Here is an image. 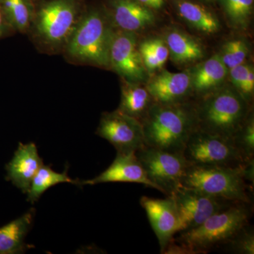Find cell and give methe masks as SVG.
Segmentation results:
<instances>
[{
	"label": "cell",
	"mask_w": 254,
	"mask_h": 254,
	"mask_svg": "<svg viewBox=\"0 0 254 254\" xmlns=\"http://www.w3.org/2000/svg\"><path fill=\"white\" fill-rule=\"evenodd\" d=\"M232 143L244 162L254 160V121L248 113L231 138Z\"/></svg>",
	"instance_id": "obj_24"
},
{
	"label": "cell",
	"mask_w": 254,
	"mask_h": 254,
	"mask_svg": "<svg viewBox=\"0 0 254 254\" xmlns=\"http://www.w3.org/2000/svg\"><path fill=\"white\" fill-rule=\"evenodd\" d=\"M200 1H212V0H200Z\"/></svg>",
	"instance_id": "obj_32"
},
{
	"label": "cell",
	"mask_w": 254,
	"mask_h": 254,
	"mask_svg": "<svg viewBox=\"0 0 254 254\" xmlns=\"http://www.w3.org/2000/svg\"><path fill=\"white\" fill-rule=\"evenodd\" d=\"M145 88L155 103L161 105L187 103L191 91V78L188 72L163 71L147 82Z\"/></svg>",
	"instance_id": "obj_13"
},
{
	"label": "cell",
	"mask_w": 254,
	"mask_h": 254,
	"mask_svg": "<svg viewBox=\"0 0 254 254\" xmlns=\"http://www.w3.org/2000/svg\"><path fill=\"white\" fill-rule=\"evenodd\" d=\"M115 147L117 153H135L145 146L141 122L119 111L104 113L95 132Z\"/></svg>",
	"instance_id": "obj_9"
},
{
	"label": "cell",
	"mask_w": 254,
	"mask_h": 254,
	"mask_svg": "<svg viewBox=\"0 0 254 254\" xmlns=\"http://www.w3.org/2000/svg\"><path fill=\"white\" fill-rule=\"evenodd\" d=\"M170 197L175 201L180 220L177 233L199 226L213 214L235 203L183 187Z\"/></svg>",
	"instance_id": "obj_11"
},
{
	"label": "cell",
	"mask_w": 254,
	"mask_h": 254,
	"mask_svg": "<svg viewBox=\"0 0 254 254\" xmlns=\"http://www.w3.org/2000/svg\"><path fill=\"white\" fill-rule=\"evenodd\" d=\"M165 43L170 58L175 63H193L204 57V50L199 42L179 30L169 31L165 37Z\"/></svg>",
	"instance_id": "obj_20"
},
{
	"label": "cell",
	"mask_w": 254,
	"mask_h": 254,
	"mask_svg": "<svg viewBox=\"0 0 254 254\" xmlns=\"http://www.w3.org/2000/svg\"><path fill=\"white\" fill-rule=\"evenodd\" d=\"M109 68L127 81L142 83L147 79L148 72L142 60L134 33L115 28L110 43Z\"/></svg>",
	"instance_id": "obj_10"
},
{
	"label": "cell",
	"mask_w": 254,
	"mask_h": 254,
	"mask_svg": "<svg viewBox=\"0 0 254 254\" xmlns=\"http://www.w3.org/2000/svg\"><path fill=\"white\" fill-rule=\"evenodd\" d=\"M252 66L251 65L246 64L245 63H244L230 69V76L232 84L235 86V90L241 95L243 91L249 71Z\"/></svg>",
	"instance_id": "obj_29"
},
{
	"label": "cell",
	"mask_w": 254,
	"mask_h": 254,
	"mask_svg": "<svg viewBox=\"0 0 254 254\" xmlns=\"http://www.w3.org/2000/svg\"><path fill=\"white\" fill-rule=\"evenodd\" d=\"M44 165L33 143H20L14 156L6 165V180L27 194L32 180Z\"/></svg>",
	"instance_id": "obj_15"
},
{
	"label": "cell",
	"mask_w": 254,
	"mask_h": 254,
	"mask_svg": "<svg viewBox=\"0 0 254 254\" xmlns=\"http://www.w3.org/2000/svg\"><path fill=\"white\" fill-rule=\"evenodd\" d=\"M252 203H234L209 217L199 226L179 232L173 240L195 254H205L227 244L242 227L250 223Z\"/></svg>",
	"instance_id": "obj_4"
},
{
	"label": "cell",
	"mask_w": 254,
	"mask_h": 254,
	"mask_svg": "<svg viewBox=\"0 0 254 254\" xmlns=\"http://www.w3.org/2000/svg\"><path fill=\"white\" fill-rule=\"evenodd\" d=\"M140 203L158 238L161 253L178 232L180 220L175 201L170 196L166 198L142 196Z\"/></svg>",
	"instance_id": "obj_12"
},
{
	"label": "cell",
	"mask_w": 254,
	"mask_h": 254,
	"mask_svg": "<svg viewBox=\"0 0 254 254\" xmlns=\"http://www.w3.org/2000/svg\"><path fill=\"white\" fill-rule=\"evenodd\" d=\"M198 128L231 139L248 115L245 98L232 88L217 89L195 105Z\"/></svg>",
	"instance_id": "obj_5"
},
{
	"label": "cell",
	"mask_w": 254,
	"mask_h": 254,
	"mask_svg": "<svg viewBox=\"0 0 254 254\" xmlns=\"http://www.w3.org/2000/svg\"><path fill=\"white\" fill-rule=\"evenodd\" d=\"M227 18L238 28H247L254 9V0H219Z\"/></svg>",
	"instance_id": "obj_25"
},
{
	"label": "cell",
	"mask_w": 254,
	"mask_h": 254,
	"mask_svg": "<svg viewBox=\"0 0 254 254\" xmlns=\"http://www.w3.org/2000/svg\"><path fill=\"white\" fill-rule=\"evenodd\" d=\"M183 155L190 165L240 168L244 161L231 139L196 128L190 135Z\"/></svg>",
	"instance_id": "obj_8"
},
{
	"label": "cell",
	"mask_w": 254,
	"mask_h": 254,
	"mask_svg": "<svg viewBox=\"0 0 254 254\" xmlns=\"http://www.w3.org/2000/svg\"><path fill=\"white\" fill-rule=\"evenodd\" d=\"M80 182L78 180H71L68 176L66 171L59 173L54 171L50 166L43 165L32 180L31 187L27 193L28 201L31 203H36L45 191L49 190L50 187L59 184L70 183L81 186Z\"/></svg>",
	"instance_id": "obj_23"
},
{
	"label": "cell",
	"mask_w": 254,
	"mask_h": 254,
	"mask_svg": "<svg viewBox=\"0 0 254 254\" xmlns=\"http://www.w3.org/2000/svg\"><path fill=\"white\" fill-rule=\"evenodd\" d=\"M83 13L77 0H48L35 6L28 32L48 53L64 51Z\"/></svg>",
	"instance_id": "obj_2"
},
{
	"label": "cell",
	"mask_w": 254,
	"mask_h": 254,
	"mask_svg": "<svg viewBox=\"0 0 254 254\" xmlns=\"http://www.w3.org/2000/svg\"><path fill=\"white\" fill-rule=\"evenodd\" d=\"M141 4L151 9H160L163 7L165 0H138Z\"/></svg>",
	"instance_id": "obj_31"
},
{
	"label": "cell",
	"mask_w": 254,
	"mask_h": 254,
	"mask_svg": "<svg viewBox=\"0 0 254 254\" xmlns=\"http://www.w3.org/2000/svg\"><path fill=\"white\" fill-rule=\"evenodd\" d=\"M156 190L171 196L180 187L190 163L183 153H172L145 145L135 153Z\"/></svg>",
	"instance_id": "obj_7"
},
{
	"label": "cell",
	"mask_w": 254,
	"mask_h": 254,
	"mask_svg": "<svg viewBox=\"0 0 254 254\" xmlns=\"http://www.w3.org/2000/svg\"><path fill=\"white\" fill-rule=\"evenodd\" d=\"M36 210L31 208L27 213L4 226L0 227V254H23L31 248L25 243L31 230Z\"/></svg>",
	"instance_id": "obj_17"
},
{
	"label": "cell",
	"mask_w": 254,
	"mask_h": 254,
	"mask_svg": "<svg viewBox=\"0 0 254 254\" xmlns=\"http://www.w3.org/2000/svg\"><path fill=\"white\" fill-rule=\"evenodd\" d=\"M141 123L145 145L172 153H183L190 135L198 128L195 105L188 103H154Z\"/></svg>",
	"instance_id": "obj_1"
},
{
	"label": "cell",
	"mask_w": 254,
	"mask_h": 254,
	"mask_svg": "<svg viewBox=\"0 0 254 254\" xmlns=\"http://www.w3.org/2000/svg\"><path fill=\"white\" fill-rule=\"evenodd\" d=\"M224 246L228 252L237 254H254V227L247 225L242 227L235 236Z\"/></svg>",
	"instance_id": "obj_27"
},
{
	"label": "cell",
	"mask_w": 254,
	"mask_h": 254,
	"mask_svg": "<svg viewBox=\"0 0 254 254\" xmlns=\"http://www.w3.org/2000/svg\"><path fill=\"white\" fill-rule=\"evenodd\" d=\"M240 168L190 165L181 187L230 202L252 203L253 187L244 180Z\"/></svg>",
	"instance_id": "obj_6"
},
{
	"label": "cell",
	"mask_w": 254,
	"mask_h": 254,
	"mask_svg": "<svg viewBox=\"0 0 254 254\" xmlns=\"http://www.w3.org/2000/svg\"><path fill=\"white\" fill-rule=\"evenodd\" d=\"M147 46H148L150 51L153 53V56L155 57V59L163 68L167 60H168L170 57V53H169V50L166 43L163 40L159 39V38H153V39H148L145 41Z\"/></svg>",
	"instance_id": "obj_28"
},
{
	"label": "cell",
	"mask_w": 254,
	"mask_h": 254,
	"mask_svg": "<svg viewBox=\"0 0 254 254\" xmlns=\"http://www.w3.org/2000/svg\"><path fill=\"white\" fill-rule=\"evenodd\" d=\"M141 83H131L123 79L121 86V100L119 111L136 119L144 118L150 107L154 104L153 98Z\"/></svg>",
	"instance_id": "obj_19"
},
{
	"label": "cell",
	"mask_w": 254,
	"mask_h": 254,
	"mask_svg": "<svg viewBox=\"0 0 254 254\" xmlns=\"http://www.w3.org/2000/svg\"><path fill=\"white\" fill-rule=\"evenodd\" d=\"M227 73L228 68L222 62L220 54L213 55L190 73L192 90L204 96L210 94L221 86Z\"/></svg>",
	"instance_id": "obj_18"
},
{
	"label": "cell",
	"mask_w": 254,
	"mask_h": 254,
	"mask_svg": "<svg viewBox=\"0 0 254 254\" xmlns=\"http://www.w3.org/2000/svg\"><path fill=\"white\" fill-rule=\"evenodd\" d=\"M108 182H130L141 184L156 190L155 185L147 177L144 168L135 153L120 154L109 168L92 180L80 182L81 185H95Z\"/></svg>",
	"instance_id": "obj_16"
},
{
	"label": "cell",
	"mask_w": 254,
	"mask_h": 254,
	"mask_svg": "<svg viewBox=\"0 0 254 254\" xmlns=\"http://www.w3.org/2000/svg\"><path fill=\"white\" fill-rule=\"evenodd\" d=\"M114 30L108 16L99 9L84 11L64 52L72 63L109 68Z\"/></svg>",
	"instance_id": "obj_3"
},
{
	"label": "cell",
	"mask_w": 254,
	"mask_h": 254,
	"mask_svg": "<svg viewBox=\"0 0 254 254\" xmlns=\"http://www.w3.org/2000/svg\"><path fill=\"white\" fill-rule=\"evenodd\" d=\"M249 53V47L245 41L235 39L226 43L220 56L225 66L230 70L245 63Z\"/></svg>",
	"instance_id": "obj_26"
},
{
	"label": "cell",
	"mask_w": 254,
	"mask_h": 254,
	"mask_svg": "<svg viewBox=\"0 0 254 254\" xmlns=\"http://www.w3.org/2000/svg\"><path fill=\"white\" fill-rule=\"evenodd\" d=\"M176 7L180 16L197 31L213 34L220 29L218 18L198 3L189 0H179Z\"/></svg>",
	"instance_id": "obj_21"
},
{
	"label": "cell",
	"mask_w": 254,
	"mask_h": 254,
	"mask_svg": "<svg viewBox=\"0 0 254 254\" xmlns=\"http://www.w3.org/2000/svg\"><path fill=\"white\" fill-rule=\"evenodd\" d=\"M0 3L11 31L21 33L29 31L35 11L32 0H0Z\"/></svg>",
	"instance_id": "obj_22"
},
{
	"label": "cell",
	"mask_w": 254,
	"mask_h": 254,
	"mask_svg": "<svg viewBox=\"0 0 254 254\" xmlns=\"http://www.w3.org/2000/svg\"><path fill=\"white\" fill-rule=\"evenodd\" d=\"M109 17L115 29L136 33L155 22L153 9L138 0H110Z\"/></svg>",
	"instance_id": "obj_14"
},
{
	"label": "cell",
	"mask_w": 254,
	"mask_h": 254,
	"mask_svg": "<svg viewBox=\"0 0 254 254\" xmlns=\"http://www.w3.org/2000/svg\"><path fill=\"white\" fill-rule=\"evenodd\" d=\"M11 31H12L8 26L7 23L5 20L2 9H1V3H0V39L7 36Z\"/></svg>",
	"instance_id": "obj_30"
}]
</instances>
